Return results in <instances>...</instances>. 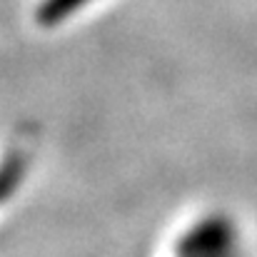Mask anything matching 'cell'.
Instances as JSON below:
<instances>
[{"label": "cell", "instance_id": "cell-1", "mask_svg": "<svg viewBox=\"0 0 257 257\" xmlns=\"http://www.w3.org/2000/svg\"><path fill=\"white\" fill-rule=\"evenodd\" d=\"M235 227L227 217L215 215L190 227L175 245L177 257H217L232 252Z\"/></svg>", "mask_w": 257, "mask_h": 257}, {"label": "cell", "instance_id": "cell-2", "mask_svg": "<svg viewBox=\"0 0 257 257\" xmlns=\"http://www.w3.org/2000/svg\"><path fill=\"white\" fill-rule=\"evenodd\" d=\"M87 3L90 0H43L38 5V10H35V20L40 25H45V28L58 25V23L68 20L78 8H83Z\"/></svg>", "mask_w": 257, "mask_h": 257}, {"label": "cell", "instance_id": "cell-3", "mask_svg": "<svg viewBox=\"0 0 257 257\" xmlns=\"http://www.w3.org/2000/svg\"><path fill=\"white\" fill-rule=\"evenodd\" d=\"M20 177H23V163H20L18 155H10L5 160V168H3V197L13 195V190L20 182Z\"/></svg>", "mask_w": 257, "mask_h": 257}, {"label": "cell", "instance_id": "cell-4", "mask_svg": "<svg viewBox=\"0 0 257 257\" xmlns=\"http://www.w3.org/2000/svg\"><path fill=\"white\" fill-rule=\"evenodd\" d=\"M217 257H235V252H225V255H217Z\"/></svg>", "mask_w": 257, "mask_h": 257}]
</instances>
